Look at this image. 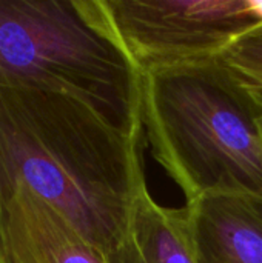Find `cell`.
Here are the masks:
<instances>
[{"mask_svg": "<svg viewBox=\"0 0 262 263\" xmlns=\"http://www.w3.org/2000/svg\"><path fill=\"white\" fill-rule=\"evenodd\" d=\"M185 206L198 263H262V202L222 194Z\"/></svg>", "mask_w": 262, "mask_h": 263, "instance_id": "cell-6", "label": "cell"}, {"mask_svg": "<svg viewBox=\"0 0 262 263\" xmlns=\"http://www.w3.org/2000/svg\"><path fill=\"white\" fill-rule=\"evenodd\" d=\"M142 136L74 94L0 83V219L14 191L28 188L113 263L131 248L147 185Z\"/></svg>", "mask_w": 262, "mask_h": 263, "instance_id": "cell-1", "label": "cell"}, {"mask_svg": "<svg viewBox=\"0 0 262 263\" xmlns=\"http://www.w3.org/2000/svg\"><path fill=\"white\" fill-rule=\"evenodd\" d=\"M137 263H198L187 206L159 205L147 185L139 191L131 220Z\"/></svg>", "mask_w": 262, "mask_h": 263, "instance_id": "cell-7", "label": "cell"}, {"mask_svg": "<svg viewBox=\"0 0 262 263\" xmlns=\"http://www.w3.org/2000/svg\"><path fill=\"white\" fill-rule=\"evenodd\" d=\"M139 74L224 57L262 26V0H102Z\"/></svg>", "mask_w": 262, "mask_h": 263, "instance_id": "cell-4", "label": "cell"}, {"mask_svg": "<svg viewBox=\"0 0 262 263\" xmlns=\"http://www.w3.org/2000/svg\"><path fill=\"white\" fill-rule=\"evenodd\" d=\"M0 263H8L6 257H5V254H3V251H2V248H0Z\"/></svg>", "mask_w": 262, "mask_h": 263, "instance_id": "cell-9", "label": "cell"}, {"mask_svg": "<svg viewBox=\"0 0 262 263\" xmlns=\"http://www.w3.org/2000/svg\"><path fill=\"white\" fill-rule=\"evenodd\" d=\"M139 82L102 0H0V83L74 94L137 133Z\"/></svg>", "mask_w": 262, "mask_h": 263, "instance_id": "cell-3", "label": "cell"}, {"mask_svg": "<svg viewBox=\"0 0 262 263\" xmlns=\"http://www.w3.org/2000/svg\"><path fill=\"white\" fill-rule=\"evenodd\" d=\"M0 248L8 263H107L62 214L23 186L3 210Z\"/></svg>", "mask_w": 262, "mask_h": 263, "instance_id": "cell-5", "label": "cell"}, {"mask_svg": "<svg viewBox=\"0 0 262 263\" xmlns=\"http://www.w3.org/2000/svg\"><path fill=\"white\" fill-rule=\"evenodd\" d=\"M224 60L246 82L262 92V26L232 46Z\"/></svg>", "mask_w": 262, "mask_h": 263, "instance_id": "cell-8", "label": "cell"}, {"mask_svg": "<svg viewBox=\"0 0 262 263\" xmlns=\"http://www.w3.org/2000/svg\"><path fill=\"white\" fill-rule=\"evenodd\" d=\"M139 106L153 154L187 203L262 202V92L224 57L141 74Z\"/></svg>", "mask_w": 262, "mask_h": 263, "instance_id": "cell-2", "label": "cell"}]
</instances>
